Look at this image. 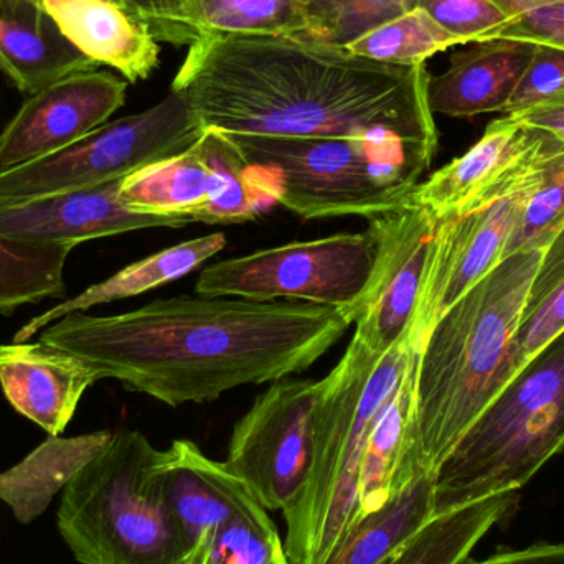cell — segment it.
<instances>
[{
  "label": "cell",
  "mask_w": 564,
  "mask_h": 564,
  "mask_svg": "<svg viewBox=\"0 0 564 564\" xmlns=\"http://www.w3.org/2000/svg\"><path fill=\"white\" fill-rule=\"evenodd\" d=\"M318 391L321 381L281 378L235 424L225 464L267 510L285 512L307 486Z\"/></svg>",
  "instance_id": "30bf717a"
},
{
  "label": "cell",
  "mask_w": 564,
  "mask_h": 564,
  "mask_svg": "<svg viewBox=\"0 0 564 564\" xmlns=\"http://www.w3.org/2000/svg\"><path fill=\"white\" fill-rule=\"evenodd\" d=\"M564 330V227L543 251L510 354V380Z\"/></svg>",
  "instance_id": "4316f807"
},
{
  "label": "cell",
  "mask_w": 564,
  "mask_h": 564,
  "mask_svg": "<svg viewBox=\"0 0 564 564\" xmlns=\"http://www.w3.org/2000/svg\"><path fill=\"white\" fill-rule=\"evenodd\" d=\"M434 474L355 523L324 564H387L434 519Z\"/></svg>",
  "instance_id": "d4e9b609"
},
{
  "label": "cell",
  "mask_w": 564,
  "mask_h": 564,
  "mask_svg": "<svg viewBox=\"0 0 564 564\" xmlns=\"http://www.w3.org/2000/svg\"><path fill=\"white\" fill-rule=\"evenodd\" d=\"M381 357L351 338L337 367L321 381L314 408V454L307 486L285 510L284 546L292 564H317L318 535L347 454L358 403Z\"/></svg>",
  "instance_id": "4fadbf2b"
},
{
  "label": "cell",
  "mask_w": 564,
  "mask_h": 564,
  "mask_svg": "<svg viewBox=\"0 0 564 564\" xmlns=\"http://www.w3.org/2000/svg\"><path fill=\"white\" fill-rule=\"evenodd\" d=\"M204 132L187 101L171 91L159 105L106 122L56 154L0 169V205L119 181L188 151Z\"/></svg>",
  "instance_id": "52a82bcc"
},
{
  "label": "cell",
  "mask_w": 564,
  "mask_h": 564,
  "mask_svg": "<svg viewBox=\"0 0 564 564\" xmlns=\"http://www.w3.org/2000/svg\"><path fill=\"white\" fill-rule=\"evenodd\" d=\"M30 2L42 3V0H30Z\"/></svg>",
  "instance_id": "b9f144b4"
},
{
  "label": "cell",
  "mask_w": 564,
  "mask_h": 564,
  "mask_svg": "<svg viewBox=\"0 0 564 564\" xmlns=\"http://www.w3.org/2000/svg\"><path fill=\"white\" fill-rule=\"evenodd\" d=\"M509 25L494 39L520 40L564 50V0H492Z\"/></svg>",
  "instance_id": "836d02e7"
},
{
  "label": "cell",
  "mask_w": 564,
  "mask_h": 564,
  "mask_svg": "<svg viewBox=\"0 0 564 564\" xmlns=\"http://www.w3.org/2000/svg\"><path fill=\"white\" fill-rule=\"evenodd\" d=\"M516 506V492L499 494L434 517L387 564H459Z\"/></svg>",
  "instance_id": "484cf974"
},
{
  "label": "cell",
  "mask_w": 564,
  "mask_h": 564,
  "mask_svg": "<svg viewBox=\"0 0 564 564\" xmlns=\"http://www.w3.org/2000/svg\"><path fill=\"white\" fill-rule=\"evenodd\" d=\"M540 177L542 164L539 174L523 187L489 205L437 224L416 312L408 332L411 345L417 351L423 348L436 322L503 260L507 241Z\"/></svg>",
  "instance_id": "8fae6325"
},
{
  "label": "cell",
  "mask_w": 564,
  "mask_h": 564,
  "mask_svg": "<svg viewBox=\"0 0 564 564\" xmlns=\"http://www.w3.org/2000/svg\"><path fill=\"white\" fill-rule=\"evenodd\" d=\"M128 9L151 30L158 42L192 45L198 33L187 20L182 0H124Z\"/></svg>",
  "instance_id": "8d00e7d4"
},
{
  "label": "cell",
  "mask_w": 564,
  "mask_h": 564,
  "mask_svg": "<svg viewBox=\"0 0 564 564\" xmlns=\"http://www.w3.org/2000/svg\"><path fill=\"white\" fill-rule=\"evenodd\" d=\"M95 375L79 358L42 341L0 345V388L10 406L59 437L78 410Z\"/></svg>",
  "instance_id": "ac0fdd59"
},
{
  "label": "cell",
  "mask_w": 564,
  "mask_h": 564,
  "mask_svg": "<svg viewBox=\"0 0 564 564\" xmlns=\"http://www.w3.org/2000/svg\"><path fill=\"white\" fill-rule=\"evenodd\" d=\"M42 6L75 48L126 82L148 79L158 68V39L126 7L106 0H42Z\"/></svg>",
  "instance_id": "44dd1931"
},
{
  "label": "cell",
  "mask_w": 564,
  "mask_h": 564,
  "mask_svg": "<svg viewBox=\"0 0 564 564\" xmlns=\"http://www.w3.org/2000/svg\"><path fill=\"white\" fill-rule=\"evenodd\" d=\"M535 46L520 40L490 39L451 53L446 72L430 78L431 111L449 118L506 111Z\"/></svg>",
  "instance_id": "d6986e66"
},
{
  "label": "cell",
  "mask_w": 564,
  "mask_h": 564,
  "mask_svg": "<svg viewBox=\"0 0 564 564\" xmlns=\"http://www.w3.org/2000/svg\"><path fill=\"white\" fill-rule=\"evenodd\" d=\"M307 29L299 39L347 46L381 23L390 22L420 0H304Z\"/></svg>",
  "instance_id": "1f68e13d"
},
{
  "label": "cell",
  "mask_w": 564,
  "mask_h": 564,
  "mask_svg": "<svg viewBox=\"0 0 564 564\" xmlns=\"http://www.w3.org/2000/svg\"><path fill=\"white\" fill-rule=\"evenodd\" d=\"M417 361L420 351H414L403 381L368 434L358 474L357 516L351 527L427 473L421 464L417 433Z\"/></svg>",
  "instance_id": "ffe728a7"
},
{
  "label": "cell",
  "mask_w": 564,
  "mask_h": 564,
  "mask_svg": "<svg viewBox=\"0 0 564 564\" xmlns=\"http://www.w3.org/2000/svg\"><path fill=\"white\" fill-rule=\"evenodd\" d=\"M426 65L400 66L297 36L200 33L171 91L202 128L280 138L436 145Z\"/></svg>",
  "instance_id": "7a4b0ae2"
},
{
  "label": "cell",
  "mask_w": 564,
  "mask_h": 564,
  "mask_svg": "<svg viewBox=\"0 0 564 564\" xmlns=\"http://www.w3.org/2000/svg\"><path fill=\"white\" fill-rule=\"evenodd\" d=\"M375 254L368 230L299 241L212 264L202 271L195 292L205 297L308 302L337 308L348 318L367 291Z\"/></svg>",
  "instance_id": "ba28073f"
},
{
  "label": "cell",
  "mask_w": 564,
  "mask_h": 564,
  "mask_svg": "<svg viewBox=\"0 0 564 564\" xmlns=\"http://www.w3.org/2000/svg\"><path fill=\"white\" fill-rule=\"evenodd\" d=\"M257 184L305 220H371L410 202L436 145L400 139L228 134Z\"/></svg>",
  "instance_id": "277c9868"
},
{
  "label": "cell",
  "mask_w": 564,
  "mask_h": 564,
  "mask_svg": "<svg viewBox=\"0 0 564 564\" xmlns=\"http://www.w3.org/2000/svg\"><path fill=\"white\" fill-rule=\"evenodd\" d=\"M350 324L308 302L178 295L108 317L73 312L39 340L79 358L96 381L111 378L177 408L302 373Z\"/></svg>",
  "instance_id": "6da1fadb"
},
{
  "label": "cell",
  "mask_w": 564,
  "mask_h": 564,
  "mask_svg": "<svg viewBox=\"0 0 564 564\" xmlns=\"http://www.w3.org/2000/svg\"><path fill=\"white\" fill-rule=\"evenodd\" d=\"M182 3H184L185 12H187V6L191 3V0H182Z\"/></svg>",
  "instance_id": "60d3db41"
},
{
  "label": "cell",
  "mask_w": 564,
  "mask_h": 564,
  "mask_svg": "<svg viewBox=\"0 0 564 564\" xmlns=\"http://www.w3.org/2000/svg\"><path fill=\"white\" fill-rule=\"evenodd\" d=\"M542 138V177L507 241L503 260L519 251L545 250L564 227V141Z\"/></svg>",
  "instance_id": "4dcf8cb0"
},
{
  "label": "cell",
  "mask_w": 564,
  "mask_h": 564,
  "mask_svg": "<svg viewBox=\"0 0 564 564\" xmlns=\"http://www.w3.org/2000/svg\"><path fill=\"white\" fill-rule=\"evenodd\" d=\"M459 564H564V543H535L527 549H500L484 560L467 556Z\"/></svg>",
  "instance_id": "f35d334b"
},
{
  "label": "cell",
  "mask_w": 564,
  "mask_h": 564,
  "mask_svg": "<svg viewBox=\"0 0 564 564\" xmlns=\"http://www.w3.org/2000/svg\"><path fill=\"white\" fill-rule=\"evenodd\" d=\"M227 243V237L224 234H212L207 237L184 241V243L151 254L144 260L135 261L116 273L115 276L91 285L76 297L48 308L42 315H36L17 330L13 341L17 344L29 341L33 335H39L43 328L73 312H83L86 308L95 307V305L134 297V295L144 294L151 289L181 280L192 271L198 270L212 258L217 257L220 251L225 250Z\"/></svg>",
  "instance_id": "603a6c76"
},
{
  "label": "cell",
  "mask_w": 564,
  "mask_h": 564,
  "mask_svg": "<svg viewBox=\"0 0 564 564\" xmlns=\"http://www.w3.org/2000/svg\"><path fill=\"white\" fill-rule=\"evenodd\" d=\"M417 7L463 45L494 39L509 25V17L492 0H420Z\"/></svg>",
  "instance_id": "e575fe53"
},
{
  "label": "cell",
  "mask_w": 564,
  "mask_h": 564,
  "mask_svg": "<svg viewBox=\"0 0 564 564\" xmlns=\"http://www.w3.org/2000/svg\"><path fill=\"white\" fill-rule=\"evenodd\" d=\"M72 251V247L29 243L0 235V315L65 297V267Z\"/></svg>",
  "instance_id": "83f0119b"
},
{
  "label": "cell",
  "mask_w": 564,
  "mask_h": 564,
  "mask_svg": "<svg viewBox=\"0 0 564 564\" xmlns=\"http://www.w3.org/2000/svg\"><path fill=\"white\" fill-rule=\"evenodd\" d=\"M128 82L91 69L52 83L30 96L0 132V169L56 154L106 124L121 109Z\"/></svg>",
  "instance_id": "5bb4252c"
},
{
  "label": "cell",
  "mask_w": 564,
  "mask_h": 564,
  "mask_svg": "<svg viewBox=\"0 0 564 564\" xmlns=\"http://www.w3.org/2000/svg\"><path fill=\"white\" fill-rule=\"evenodd\" d=\"M112 431H96L75 437H48L19 464L0 474V500L17 522L29 525L48 509L56 494L106 449Z\"/></svg>",
  "instance_id": "cb8c5ba5"
},
{
  "label": "cell",
  "mask_w": 564,
  "mask_h": 564,
  "mask_svg": "<svg viewBox=\"0 0 564 564\" xmlns=\"http://www.w3.org/2000/svg\"><path fill=\"white\" fill-rule=\"evenodd\" d=\"M437 224L413 202L368 224L377 248L373 273L348 318L357 325L354 337L378 357L410 332Z\"/></svg>",
  "instance_id": "7c38bea8"
},
{
  "label": "cell",
  "mask_w": 564,
  "mask_h": 564,
  "mask_svg": "<svg viewBox=\"0 0 564 564\" xmlns=\"http://www.w3.org/2000/svg\"><path fill=\"white\" fill-rule=\"evenodd\" d=\"M154 473L187 564L200 563L221 523L258 502L227 464L210 459L194 441H174L159 451Z\"/></svg>",
  "instance_id": "e0dca14e"
},
{
  "label": "cell",
  "mask_w": 564,
  "mask_h": 564,
  "mask_svg": "<svg viewBox=\"0 0 564 564\" xmlns=\"http://www.w3.org/2000/svg\"><path fill=\"white\" fill-rule=\"evenodd\" d=\"M564 447V330L499 391L434 474V516L517 492Z\"/></svg>",
  "instance_id": "5b68a950"
},
{
  "label": "cell",
  "mask_w": 564,
  "mask_h": 564,
  "mask_svg": "<svg viewBox=\"0 0 564 564\" xmlns=\"http://www.w3.org/2000/svg\"><path fill=\"white\" fill-rule=\"evenodd\" d=\"M509 116L523 128L564 141V91L532 108Z\"/></svg>",
  "instance_id": "74e56055"
},
{
  "label": "cell",
  "mask_w": 564,
  "mask_h": 564,
  "mask_svg": "<svg viewBox=\"0 0 564 564\" xmlns=\"http://www.w3.org/2000/svg\"><path fill=\"white\" fill-rule=\"evenodd\" d=\"M121 182L0 205V235L36 245L78 247L89 240L148 230L184 228L188 217L135 214L119 197Z\"/></svg>",
  "instance_id": "2e32d148"
},
{
  "label": "cell",
  "mask_w": 564,
  "mask_h": 564,
  "mask_svg": "<svg viewBox=\"0 0 564 564\" xmlns=\"http://www.w3.org/2000/svg\"><path fill=\"white\" fill-rule=\"evenodd\" d=\"M98 66L62 35L42 3L0 0V73L20 93L35 95Z\"/></svg>",
  "instance_id": "7402d4cb"
},
{
  "label": "cell",
  "mask_w": 564,
  "mask_h": 564,
  "mask_svg": "<svg viewBox=\"0 0 564 564\" xmlns=\"http://www.w3.org/2000/svg\"><path fill=\"white\" fill-rule=\"evenodd\" d=\"M459 45H463L459 39L417 7L381 23L345 48L354 55L388 65L416 66L426 65L431 56Z\"/></svg>",
  "instance_id": "f546056e"
},
{
  "label": "cell",
  "mask_w": 564,
  "mask_h": 564,
  "mask_svg": "<svg viewBox=\"0 0 564 564\" xmlns=\"http://www.w3.org/2000/svg\"><path fill=\"white\" fill-rule=\"evenodd\" d=\"M198 564H292L276 523L260 503L221 523Z\"/></svg>",
  "instance_id": "d6a6232c"
},
{
  "label": "cell",
  "mask_w": 564,
  "mask_h": 564,
  "mask_svg": "<svg viewBox=\"0 0 564 564\" xmlns=\"http://www.w3.org/2000/svg\"><path fill=\"white\" fill-rule=\"evenodd\" d=\"M543 251L500 261L427 335L416 375L421 464L427 473L436 474L509 383L513 337Z\"/></svg>",
  "instance_id": "3957f363"
},
{
  "label": "cell",
  "mask_w": 564,
  "mask_h": 564,
  "mask_svg": "<svg viewBox=\"0 0 564 564\" xmlns=\"http://www.w3.org/2000/svg\"><path fill=\"white\" fill-rule=\"evenodd\" d=\"M540 148V132L506 115L490 122L466 154L420 182L410 202L437 221L476 210L509 195L535 164Z\"/></svg>",
  "instance_id": "9a60e30c"
},
{
  "label": "cell",
  "mask_w": 564,
  "mask_h": 564,
  "mask_svg": "<svg viewBox=\"0 0 564 564\" xmlns=\"http://www.w3.org/2000/svg\"><path fill=\"white\" fill-rule=\"evenodd\" d=\"M187 20L198 33L302 36L304 0H191Z\"/></svg>",
  "instance_id": "f1b7e54d"
},
{
  "label": "cell",
  "mask_w": 564,
  "mask_h": 564,
  "mask_svg": "<svg viewBox=\"0 0 564 564\" xmlns=\"http://www.w3.org/2000/svg\"><path fill=\"white\" fill-rule=\"evenodd\" d=\"M564 91V50L536 45L527 68L523 69L506 115H516Z\"/></svg>",
  "instance_id": "d590c367"
},
{
  "label": "cell",
  "mask_w": 564,
  "mask_h": 564,
  "mask_svg": "<svg viewBox=\"0 0 564 564\" xmlns=\"http://www.w3.org/2000/svg\"><path fill=\"white\" fill-rule=\"evenodd\" d=\"M144 434L118 430L62 490L56 527L79 564H187Z\"/></svg>",
  "instance_id": "8992f818"
},
{
  "label": "cell",
  "mask_w": 564,
  "mask_h": 564,
  "mask_svg": "<svg viewBox=\"0 0 564 564\" xmlns=\"http://www.w3.org/2000/svg\"><path fill=\"white\" fill-rule=\"evenodd\" d=\"M119 197L135 214L205 225L245 224L276 205L254 181L240 149L215 129H205L188 151L122 178Z\"/></svg>",
  "instance_id": "9c48e42d"
},
{
  "label": "cell",
  "mask_w": 564,
  "mask_h": 564,
  "mask_svg": "<svg viewBox=\"0 0 564 564\" xmlns=\"http://www.w3.org/2000/svg\"><path fill=\"white\" fill-rule=\"evenodd\" d=\"M106 2L116 3V6L126 7V9H128V6H126L124 0H106ZM129 12H131V10H129Z\"/></svg>",
  "instance_id": "ab89813d"
}]
</instances>
